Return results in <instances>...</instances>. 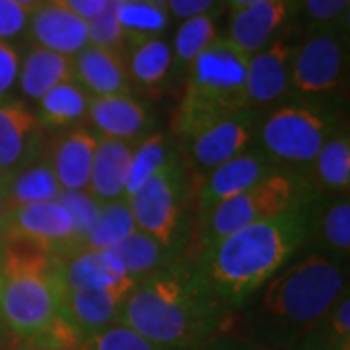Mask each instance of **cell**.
<instances>
[{
	"label": "cell",
	"instance_id": "1",
	"mask_svg": "<svg viewBox=\"0 0 350 350\" xmlns=\"http://www.w3.org/2000/svg\"><path fill=\"white\" fill-rule=\"evenodd\" d=\"M191 257L174 259L138 280L119 308L117 323L167 350H195L230 327L232 315Z\"/></svg>",
	"mask_w": 350,
	"mask_h": 350
},
{
	"label": "cell",
	"instance_id": "2",
	"mask_svg": "<svg viewBox=\"0 0 350 350\" xmlns=\"http://www.w3.org/2000/svg\"><path fill=\"white\" fill-rule=\"evenodd\" d=\"M345 288L342 265L333 255L290 261L245 301L238 338L262 350L292 347L325 321Z\"/></svg>",
	"mask_w": 350,
	"mask_h": 350
},
{
	"label": "cell",
	"instance_id": "3",
	"mask_svg": "<svg viewBox=\"0 0 350 350\" xmlns=\"http://www.w3.org/2000/svg\"><path fill=\"white\" fill-rule=\"evenodd\" d=\"M315 218L313 193L278 216L228 236L195 261L226 306L238 310L296 257L312 236Z\"/></svg>",
	"mask_w": 350,
	"mask_h": 350
},
{
	"label": "cell",
	"instance_id": "4",
	"mask_svg": "<svg viewBox=\"0 0 350 350\" xmlns=\"http://www.w3.org/2000/svg\"><path fill=\"white\" fill-rule=\"evenodd\" d=\"M61 259L22 241L0 243V321L24 342L59 317Z\"/></svg>",
	"mask_w": 350,
	"mask_h": 350
},
{
	"label": "cell",
	"instance_id": "5",
	"mask_svg": "<svg viewBox=\"0 0 350 350\" xmlns=\"http://www.w3.org/2000/svg\"><path fill=\"white\" fill-rule=\"evenodd\" d=\"M245 55L226 36H218L187 68L185 94L175 109L172 129L187 140L200 126L230 113L251 109Z\"/></svg>",
	"mask_w": 350,
	"mask_h": 350
},
{
	"label": "cell",
	"instance_id": "6",
	"mask_svg": "<svg viewBox=\"0 0 350 350\" xmlns=\"http://www.w3.org/2000/svg\"><path fill=\"white\" fill-rule=\"evenodd\" d=\"M313 193L315 189H312V183L304 175L282 172L280 167L253 187L218 204L200 224H197L193 250L187 257L199 259L228 236L251 224L278 216Z\"/></svg>",
	"mask_w": 350,
	"mask_h": 350
},
{
	"label": "cell",
	"instance_id": "7",
	"mask_svg": "<svg viewBox=\"0 0 350 350\" xmlns=\"http://www.w3.org/2000/svg\"><path fill=\"white\" fill-rule=\"evenodd\" d=\"M337 131V115L312 103H290L271 111L257 129L261 150L276 163H312Z\"/></svg>",
	"mask_w": 350,
	"mask_h": 350
},
{
	"label": "cell",
	"instance_id": "8",
	"mask_svg": "<svg viewBox=\"0 0 350 350\" xmlns=\"http://www.w3.org/2000/svg\"><path fill=\"white\" fill-rule=\"evenodd\" d=\"M126 200L137 230L158 239L165 247H175L183 204L187 200V174L181 160H170Z\"/></svg>",
	"mask_w": 350,
	"mask_h": 350
},
{
	"label": "cell",
	"instance_id": "9",
	"mask_svg": "<svg viewBox=\"0 0 350 350\" xmlns=\"http://www.w3.org/2000/svg\"><path fill=\"white\" fill-rule=\"evenodd\" d=\"M0 239L22 241L57 259H68L82 243L72 216L59 200L10 208L0 226Z\"/></svg>",
	"mask_w": 350,
	"mask_h": 350
},
{
	"label": "cell",
	"instance_id": "10",
	"mask_svg": "<svg viewBox=\"0 0 350 350\" xmlns=\"http://www.w3.org/2000/svg\"><path fill=\"white\" fill-rule=\"evenodd\" d=\"M337 27L313 31L294 49L288 88L300 96H325L342 86L347 76V43Z\"/></svg>",
	"mask_w": 350,
	"mask_h": 350
},
{
	"label": "cell",
	"instance_id": "11",
	"mask_svg": "<svg viewBox=\"0 0 350 350\" xmlns=\"http://www.w3.org/2000/svg\"><path fill=\"white\" fill-rule=\"evenodd\" d=\"M257 137V119L251 109L230 113L218 117L204 126H200L187 140L191 165L195 167V177L200 181L218 165L250 150L251 142ZM195 181V183H197Z\"/></svg>",
	"mask_w": 350,
	"mask_h": 350
},
{
	"label": "cell",
	"instance_id": "12",
	"mask_svg": "<svg viewBox=\"0 0 350 350\" xmlns=\"http://www.w3.org/2000/svg\"><path fill=\"white\" fill-rule=\"evenodd\" d=\"M278 170L280 163H276L271 156L255 148L241 152L236 158L218 165L195 183L197 224H200L218 204L243 193L245 189L253 187L267 175L275 174Z\"/></svg>",
	"mask_w": 350,
	"mask_h": 350
},
{
	"label": "cell",
	"instance_id": "13",
	"mask_svg": "<svg viewBox=\"0 0 350 350\" xmlns=\"http://www.w3.org/2000/svg\"><path fill=\"white\" fill-rule=\"evenodd\" d=\"M47 133L24 100H0V174L12 175L41 160Z\"/></svg>",
	"mask_w": 350,
	"mask_h": 350
},
{
	"label": "cell",
	"instance_id": "14",
	"mask_svg": "<svg viewBox=\"0 0 350 350\" xmlns=\"http://www.w3.org/2000/svg\"><path fill=\"white\" fill-rule=\"evenodd\" d=\"M61 276L64 286L109 292L123 300L137 286L113 250H80L61 259Z\"/></svg>",
	"mask_w": 350,
	"mask_h": 350
},
{
	"label": "cell",
	"instance_id": "15",
	"mask_svg": "<svg viewBox=\"0 0 350 350\" xmlns=\"http://www.w3.org/2000/svg\"><path fill=\"white\" fill-rule=\"evenodd\" d=\"M75 78L92 98L133 96L125 49L88 45L75 57Z\"/></svg>",
	"mask_w": 350,
	"mask_h": 350
},
{
	"label": "cell",
	"instance_id": "16",
	"mask_svg": "<svg viewBox=\"0 0 350 350\" xmlns=\"http://www.w3.org/2000/svg\"><path fill=\"white\" fill-rule=\"evenodd\" d=\"M86 121L98 137L135 142L150 125V109L135 96L92 98Z\"/></svg>",
	"mask_w": 350,
	"mask_h": 350
},
{
	"label": "cell",
	"instance_id": "17",
	"mask_svg": "<svg viewBox=\"0 0 350 350\" xmlns=\"http://www.w3.org/2000/svg\"><path fill=\"white\" fill-rule=\"evenodd\" d=\"M294 45L276 38L265 49L251 55L247 63V100L251 105H267L280 100L288 90Z\"/></svg>",
	"mask_w": 350,
	"mask_h": 350
},
{
	"label": "cell",
	"instance_id": "18",
	"mask_svg": "<svg viewBox=\"0 0 350 350\" xmlns=\"http://www.w3.org/2000/svg\"><path fill=\"white\" fill-rule=\"evenodd\" d=\"M100 137L86 126L63 133L51 148V167L63 193L88 191Z\"/></svg>",
	"mask_w": 350,
	"mask_h": 350
},
{
	"label": "cell",
	"instance_id": "19",
	"mask_svg": "<svg viewBox=\"0 0 350 350\" xmlns=\"http://www.w3.org/2000/svg\"><path fill=\"white\" fill-rule=\"evenodd\" d=\"M27 33L31 45L70 59L88 47V22L51 2L29 14Z\"/></svg>",
	"mask_w": 350,
	"mask_h": 350
},
{
	"label": "cell",
	"instance_id": "20",
	"mask_svg": "<svg viewBox=\"0 0 350 350\" xmlns=\"http://www.w3.org/2000/svg\"><path fill=\"white\" fill-rule=\"evenodd\" d=\"M286 16V0H257L232 12L226 38L251 57L275 41Z\"/></svg>",
	"mask_w": 350,
	"mask_h": 350
},
{
	"label": "cell",
	"instance_id": "21",
	"mask_svg": "<svg viewBox=\"0 0 350 350\" xmlns=\"http://www.w3.org/2000/svg\"><path fill=\"white\" fill-rule=\"evenodd\" d=\"M123 301V298L113 296L109 292L78 290L64 286L63 282L59 296V315L84 338L117 323L119 308Z\"/></svg>",
	"mask_w": 350,
	"mask_h": 350
},
{
	"label": "cell",
	"instance_id": "22",
	"mask_svg": "<svg viewBox=\"0 0 350 350\" xmlns=\"http://www.w3.org/2000/svg\"><path fill=\"white\" fill-rule=\"evenodd\" d=\"M135 142L101 138L94 156L88 193L98 202L125 200V183Z\"/></svg>",
	"mask_w": 350,
	"mask_h": 350
},
{
	"label": "cell",
	"instance_id": "23",
	"mask_svg": "<svg viewBox=\"0 0 350 350\" xmlns=\"http://www.w3.org/2000/svg\"><path fill=\"white\" fill-rule=\"evenodd\" d=\"M68 80H75V59L29 45L18 76V86L27 100L39 101L49 90Z\"/></svg>",
	"mask_w": 350,
	"mask_h": 350
},
{
	"label": "cell",
	"instance_id": "24",
	"mask_svg": "<svg viewBox=\"0 0 350 350\" xmlns=\"http://www.w3.org/2000/svg\"><path fill=\"white\" fill-rule=\"evenodd\" d=\"M92 96L75 80L63 82L59 86L49 90L41 100L38 101L39 125L43 131H66L68 126H75L86 121L88 109H90Z\"/></svg>",
	"mask_w": 350,
	"mask_h": 350
},
{
	"label": "cell",
	"instance_id": "25",
	"mask_svg": "<svg viewBox=\"0 0 350 350\" xmlns=\"http://www.w3.org/2000/svg\"><path fill=\"white\" fill-rule=\"evenodd\" d=\"M174 66L172 47L162 38L142 41L126 49V68L133 90L135 86L156 94L167 82L170 70Z\"/></svg>",
	"mask_w": 350,
	"mask_h": 350
},
{
	"label": "cell",
	"instance_id": "26",
	"mask_svg": "<svg viewBox=\"0 0 350 350\" xmlns=\"http://www.w3.org/2000/svg\"><path fill=\"white\" fill-rule=\"evenodd\" d=\"M61 195H63V189L53 174L51 163L43 160L8 175L4 183V197L8 200L10 208L59 200Z\"/></svg>",
	"mask_w": 350,
	"mask_h": 350
},
{
	"label": "cell",
	"instance_id": "27",
	"mask_svg": "<svg viewBox=\"0 0 350 350\" xmlns=\"http://www.w3.org/2000/svg\"><path fill=\"white\" fill-rule=\"evenodd\" d=\"M317 187L347 197L350 189V137L349 129H337L313 160Z\"/></svg>",
	"mask_w": 350,
	"mask_h": 350
},
{
	"label": "cell",
	"instance_id": "28",
	"mask_svg": "<svg viewBox=\"0 0 350 350\" xmlns=\"http://www.w3.org/2000/svg\"><path fill=\"white\" fill-rule=\"evenodd\" d=\"M113 251L119 257V261L123 262L126 275L135 282L152 275L154 271L162 269L175 259L174 247H165L158 239H154L140 230L133 232L121 243H117Z\"/></svg>",
	"mask_w": 350,
	"mask_h": 350
},
{
	"label": "cell",
	"instance_id": "29",
	"mask_svg": "<svg viewBox=\"0 0 350 350\" xmlns=\"http://www.w3.org/2000/svg\"><path fill=\"white\" fill-rule=\"evenodd\" d=\"M133 232H137V224L133 220L126 200L103 202L94 224L90 226L86 236L82 238L80 250H113Z\"/></svg>",
	"mask_w": 350,
	"mask_h": 350
},
{
	"label": "cell",
	"instance_id": "30",
	"mask_svg": "<svg viewBox=\"0 0 350 350\" xmlns=\"http://www.w3.org/2000/svg\"><path fill=\"white\" fill-rule=\"evenodd\" d=\"M172 154L174 152L167 144V138L162 133H154L150 137H144L142 140L135 142L133 158L129 165V174H126L125 199L135 195L138 189L170 160Z\"/></svg>",
	"mask_w": 350,
	"mask_h": 350
},
{
	"label": "cell",
	"instance_id": "31",
	"mask_svg": "<svg viewBox=\"0 0 350 350\" xmlns=\"http://www.w3.org/2000/svg\"><path fill=\"white\" fill-rule=\"evenodd\" d=\"M218 38L213 14H200L183 20L174 38V63L189 68L202 51Z\"/></svg>",
	"mask_w": 350,
	"mask_h": 350
},
{
	"label": "cell",
	"instance_id": "32",
	"mask_svg": "<svg viewBox=\"0 0 350 350\" xmlns=\"http://www.w3.org/2000/svg\"><path fill=\"white\" fill-rule=\"evenodd\" d=\"M319 238L323 239L329 250L333 251L335 259L347 257L350 251V202L349 197H338L329 208L315 218V226Z\"/></svg>",
	"mask_w": 350,
	"mask_h": 350
},
{
	"label": "cell",
	"instance_id": "33",
	"mask_svg": "<svg viewBox=\"0 0 350 350\" xmlns=\"http://www.w3.org/2000/svg\"><path fill=\"white\" fill-rule=\"evenodd\" d=\"M75 350H167L160 345L152 342L140 333L133 331L131 327L123 323H113V325L101 329L94 335L80 338Z\"/></svg>",
	"mask_w": 350,
	"mask_h": 350
},
{
	"label": "cell",
	"instance_id": "34",
	"mask_svg": "<svg viewBox=\"0 0 350 350\" xmlns=\"http://www.w3.org/2000/svg\"><path fill=\"white\" fill-rule=\"evenodd\" d=\"M88 45L105 47V49H125V36L123 27L119 24L115 0L103 12L88 22Z\"/></svg>",
	"mask_w": 350,
	"mask_h": 350
},
{
	"label": "cell",
	"instance_id": "35",
	"mask_svg": "<svg viewBox=\"0 0 350 350\" xmlns=\"http://www.w3.org/2000/svg\"><path fill=\"white\" fill-rule=\"evenodd\" d=\"M59 202L68 211L72 216L76 228L80 232V236L84 238L90 226L94 224L96 216L100 213L101 202L94 199L88 191H78V193H63L59 197Z\"/></svg>",
	"mask_w": 350,
	"mask_h": 350
},
{
	"label": "cell",
	"instance_id": "36",
	"mask_svg": "<svg viewBox=\"0 0 350 350\" xmlns=\"http://www.w3.org/2000/svg\"><path fill=\"white\" fill-rule=\"evenodd\" d=\"M327 342L338 350L350 349V296L345 290L327 315Z\"/></svg>",
	"mask_w": 350,
	"mask_h": 350
},
{
	"label": "cell",
	"instance_id": "37",
	"mask_svg": "<svg viewBox=\"0 0 350 350\" xmlns=\"http://www.w3.org/2000/svg\"><path fill=\"white\" fill-rule=\"evenodd\" d=\"M308 16L321 27H338L347 20L350 0H304Z\"/></svg>",
	"mask_w": 350,
	"mask_h": 350
},
{
	"label": "cell",
	"instance_id": "38",
	"mask_svg": "<svg viewBox=\"0 0 350 350\" xmlns=\"http://www.w3.org/2000/svg\"><path fill=\"white\" fill-rule=\"evenodd\" d=\"M22 55L16 45L0 41V100L12 98L14 88L18 86Z\"/></svg>",
	"mask_w": 350,
	"mask_h": 350
},
{
	"label": "cell",
	"instance_id": "39",
	"mask_svg": "<svg viewBox=\"0 0 350 350\" xmlns=\"http://www.w3.org/2000/svg\"><path fill=\"white\" fill-rule=\"evenodd\" d=\"M29 12L14 4L12 0H0V41L12 43L27 31Z\"/></svg>",
	"mask_w": 350,
	"mask_h": 350
},
{
	"label": "cell",
	"instance_id": "40",
	"mask_svg": "<svg viewBox=\"0 0 350 350\" xmlns=\"http://www.w3.org/2000/svg\"><path fill=\"white\" fill-rule=\"evenodd\" d=\"M47 2L72 12L78 18H82L84 22L98 18L111 4V0H47Z\"/></svg>",
	"mask_w": 350,
	"mask_h": 350
},
{
	"label": "cell",
	"instance_id": "41",
	"mask_svg": "<svg viewBox=\"0 0 350 350\" xmlns=\"http://www.w3.org/2000/svg\"><path fill=\"white\" fill-rule=\"evenodd\" d=\"M165 2L170 16L174 14L179 20H187L200 14H211L216 4V0H165Z\"/></svg>",
	"mask_w": 350,
	"mask_h": 350
},
{
	"label": "cell",
	"instance_id": "42",
	"mask_svg": "<svg viewBox=\"0 0 350 350\" xmlns=\"http://www.w3.org/2000/svg\"><path fill=\"white\" fill-rule=\"evenodd\" d=\"M204 350H262L259 347H255V345H251L247 340H241V338L234 337V338H214L211 340L206 347H202Z\"/></svg>",
	"mask_w": 350,
	"mask_h": 350
},
{
	"label": "cell",
	"instance_id": "43",
	"mask_svg": "<svg viewBox=\"0 0 350 350\" xmlns=\"http://www.w3.org/2000/svg\"><path fill=\"white\" fill-rule=\"evenodd\" d=\"M14 4H18L20 8H24L25 12H36L39 6H43L47 0H12Z\"/></svg>",
	"mask_w": 350,
	"mask_h": 350
},
{
	"label": "cell",
	"instance_id": "44",
	"mask_svg": "<svg viewBox=\"0 0 350 350\" xmlns=\"http://www.w3.org/2000/svg\"><path fill=\"white\" fill-rule=\"evenodd\" d=\"M8 211H10V206H8V200L4 197V187H2L0 189V226H2V220L8 214Z\"/></svg>",
	"mask_w": 350,
	"mask_h": 350
},
{
	"label": "cell",
	"instance_id": "45",
	"mask_svg": "<svg viewBox=\"0 0 350 350\" xmlns=\"http://www.w3.org/2000/svg\"><path fill=\"white\" fill-rule=\"evenodd\" d=\"M253 2H257V0H228V4L232 6V10H239V8H245V6H250Z\"/></svg>",
	"mask_w": 350,
	"mask_h": 350
},
{
	"label": "cell",
	"instance_id": "46",
	"mask_svg": "<svg viewBox=\"0 0 350 350\" xmlns=\"http://www.w3.org/2000/svg\"><path fill=\"white\" fill-rule=\"evenodd\" d=\"M310 350H338V349H335L333 345H329V342H327V347H317V349H310Z\"/></svg>",
	"mask_w": 350,
	"mask_h": 350
},
{
	"label": "cell",
	"instance_id": "47",
	"mask_svg": "<svg viewBox=\"0 0 350 350\" xmlns=\"http://www.w3.org/2000/svg\"><path fill=\"white\" fill-rule=\"evenodd\" d=\"M6 179H8V175L0 174V189L4 187V183H6Z\"/></svg>",
	"mask_w": 350,
	"mask_h": 350
},
{
	"label": "cell",
	"instance_id": "48",
	"mask_svg": "<svg viewBox=\"0 0 350 350\" xmlns=\"http://www.w3.org/2000/svg\"><path fill=\"white\" fill-rule=\"evenodd\" d=\"M12 350H31V349H29V345H22V347H18V349H12Z\"/></svg>",
	"mask_w": 350,
	"mask_h": 350
},
{
	"label": "cell",
	"instance_id": "49",
	"mask_svg": "<svg viewBox=\"0 0 350 350\" xmlns=\"http://www.w3.org/2000/svg\"><path fill=\"white\" fill-rule=\"evenodd\" d=\"M31 350H53V349H33V347H29Z\"/></svg>",
	"mask_w": 350,
	"mask_h": 350
},
{
	"label": "cell",
	"instance_id": "50",
	"mask_svg": "<svg viewBox=\"0 0 350 350\" xmlns=\"http://www.w3.org/2000/svg\"><path fill=\"white\" fill-rule=\"evenodd\" d=\"M286 2H304V0H286Z\"/></svg>",
	"mask_w": 350,
	"mask_h": 350
},
{
	"label": "cell",
	"instance_id": "51",
	"mask_svg": "<svg viewBox=\"0 0 350 350\" xmlns=\"http://www.w3.org/2000/svg\"><path fill=\"white\" fill-rule=\"evenodd\" d=\"M0 243H2V239H0Z\"/></svg>",
	"mask_w": 350,
	"mask_h": 350
},
{
	"label": "cell",
	"instance_id": "52",
	"mask_svg": "<svg viewBox=\"0 0 350 350\" xmlns=\"http://www.w3.org/2000/svg\"><path fill=\"white\" fill-rule=\"evenodd\" d=\"M0 350H2V349H0Z\"/></svg>",
	"mask_w": 350,
	"mask_h": 350
}]
</instances>
